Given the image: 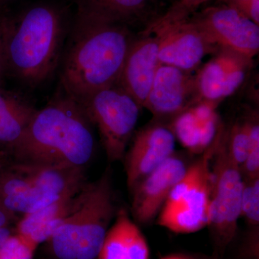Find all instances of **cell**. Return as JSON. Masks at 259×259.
<instances>
[{
	"mask_svg": "<svg viewBox=\"0 0 259 259\" xmlns=\"http://www.w3.org/2000/svg\"><path fill=\"white\" fill-rule=\"evenodd\" d=\"M134 39L125 24L83 7L61 74L66 96L79 103L117 84Z\"/></svg>",
	"mask_w": 259,
	"mask_h": 259,
	"instance_id": "obj_1",
	"label": "cell"
},
{
	"mask_svg": "<svg viewBox=\"0 0 259 259\" xmlns=\"http://www.w3.org/2000/svg\"><path fill=\"white\" fill-rule=\"evenodd\" d=\"M95 147L91 122L79 104L66 95L35 110L11 151L15 163L83 168Z\"/></svg>",
	"mask_w": 259,
	"mask_h": 259,
	"instance_id": "obj_2",
	"label": "cell"
},
{
	"mask_svg": "<svg viewBox=\"0 0 259 259\" xmlns=\"http://www.w3.org/2000/svg\"><path fill=\"white\" fill-rule=\"evenodd\" d=\"M62 22L59 12L47 5L28 10L4 37L5 64L29 84L47 79L59 54Z\"/></svg>",
	"mask_w": 259,
	"mask_h": 259,
	"instance_id": "obj_3",
	"label": "cell"
},
{
	"mask_svg": "<svg viewBox=\"0 0 259 259\" xmlns=\"http://www.w3.org/2000/svg\"><path fill=\"white\" fill-rule=\"evenodd\" d=\"M243 187L241 166L228 152L225 131L221 127L210 165L208 226L221 248H226L236 236Z\"/></svg>",
	"mask_w": 259,
	"mask_h": 259,
	"instance_id": "obj_4",
	"label": "cell"
},
{
	"mask_svg": "<svg viewBox=\"0 0 259 259\" xmlns=\"http://www.w3.org/2000/svg\"><path fill=\"white\" fill-rule=\"evenodd\" d=\"M78 104L98 129L109 161L122 159L139 120L141 107L137 102L116 84Z\"/></svg>",
	"mask_w": 259,
	"mask_h": 259,
	"instance_id": "obj_5",
	"label": "cell"
},
{
	"mask_svg": "<svg viewBox=\"0 0 259 259\" xmlns=\"http://www.w3.org/2000/svg\"><path fill=\"white\" fill-rule=\"evenodd\" d=\"M144 32L156 37L161 64L190 72L198 67L204 56L214 54L219 49L189 18L172 22L155 20Z\"/></svg>",
	"mask_w": 259,
	"mask_h": 259,
	"instance_id": "obj_6",
	"label": "cell"
},
{
	"mask_svg": "<svg viewBox=\"0 0 259 259\" xmlns=\"http://www.w3.org/2000/svg\"><path fill=\"white\" fill-rule=\"evenodd\" d=\"M191 22L218 48H224L253 59L258 54L259 25L231 7H208Z\"/></svg>",
	"mask_w": 259,
	"mask_h": 259,
	"instance_id": "obj_7",
	"label": "cell"
},
{
	"mask_svg": "<svg viewBox=\"0 0 259 259\" xmlns=\"http://www.w3.org/2000/svg\"><path fill=\"white\" fill-rule=\"evenodd\" d=\"M80 208L76 259H97L115 214L109 172H105L97 182L85 185Z\"/></svg>",
	"mask_w": 259,
	"mask_h": 259,
	"instance_id": "obj_8",
	"label": "cell"
},
{
	"mask_svg": "<svg viewBox=\"0 0 259 259\" xmlns=\"http://www.w3.org/2000/svg\"><path fill=\"white\" fill-rule=\"evenodd\" d=\"M253 59L219 48L212 59L195 75L198 101L217 104L231 96L244 82Z\"/></svg>",
	"mask_w": 259,
	"mask_h": 259,
	"instance_id": "obj_9",
	"label": "cell"
},
{
	"mask_svg": "<svg viewBox=\"0 0 259 259\" xmlns=\"http://www.w3.org/2000/svg\"><path fill=\"white\" fill-rule=\"evenodd\" d=\"M198 102L195 75L160 64L144 107L159 118L175 117Z\"/></svg>",
	"mask_w": 259,
	"mask_h": 259,
	"instance_id": "obj_10",
	"label": "cell"
},
{
	"mask_svg": "<svg viewBox=\"0 0 259 259\" xmlns=\"http://www.w3.org/2000/svg\"><path fill=\"white\" fill-rule=\"evenodd\" d=\"M175 146L173 131L163 124H153L141 130L126 156V177L130 190L173 156Z\"/></svg>",
	"mask_w": 259,
	"mask_h": 259,
	"instance_id": "obj_11",
	"label": "cell"
},
{
	"mask_svg": "<svg viewBox=\"0 0 259 259\" xmlns=\"http://www.w3.org/2000/svg\"><path fill=\"white\" fill-rule=\"evenodd\" d=\"M187 168L185 161L174 154L138 183L132 190V211L137 221L147 224L158 216Z\"/></svg>",
	"mask_w": 259,
	"mask_h": 259,
	"instance_id": "obj_12",
	"label": "cell"
},
{
	"mask_svg": "<svg viewBox=\"0 0 259 259\" xmlns=\"http://www.w3.org/2000/svg\"><path fill=\"white\" fill-rule=\"evenodd\" d=\"M160 64L156 37L144 32L131 44L117 85L144 107Z\"/></svg>",
	"mask_w": 259,
	"mask_h": 259,
	"instance_id": "obj_13",
	"label": "cell"
},
{
	"mask_svg": "<svg viewBox=\"0 0 259 259\" xmlns=\"http://www.w3.org/2000/svg\"><path fill=\"white\" fill-rule=\"evenodd\" d=\"M209 195L210 171L175 202L164 204L158 224L177 233L201 231L208 226Z\"/></svg>",
	"mask_w": 259,
	"mask_h": 259,
	"instance_id": "obj_14",
	"label": "cell"
},
{
	"mask_svg": "<svg viewBox=\"0 0 259 259\" xmlns=\"http://www.w3.org/2000/svg\"><path fill=\"white\" fill-rule=\"evenodd\" d=\"M216 107L217 104L199 101L175 117L172 131L184 147L201 153L214 142L220 129Z\"/></svg>",
	"mask_w": 259,
	"mask_h": 259,
	"instance_id": "obj_15",
	"label": "cell"
},
{
	"mask_svg": "<svg viewBox=\"0 0 259 259\" xmlns=\"http://www.w3.org/2000/svg\"><path fill=\"white\" fill-rule=\"evenodd\" d=\"M85 185L79 190L65 195L35 212L24 214L17 223L15 233L28 238L37 246L49 241L79 205Z\"/></svg>",
	"mask_w": 259,
	"mask_h": 259,
	"instance_id": "obj_16",
	"label": "cell"
},
{
	"mask_svg": "<svg viewBox=\"0 0 259 259\" xmlns=\"http://www.w3.org/2000/svg\"><path fill=\"white\" fill-rule=\"evenodd\" d=\"M12 165L39 192L54 200L79 190L85 185L81 167L23 163Z\"/></svg>",
	"mask_w": 259,
	"mask_h": 259,
	"instance_id": "obj_17",
	"label": "cell"
},
{
	"mask_svg": "<svg viewBox=\"0 0 259 259\" xmlns=\"http://www.w3.org/2000/svg\"><path fill=\"white\" fill-rule=\"evenodd\" d=\"M55 201L39 192L13 165L0 164V207L23 216Z\"/></svg>",
	"mask_w": 259,
	"mask_h": 259,
	"instance_id": "obj_18",
	"label": "cell"
},
{
	"mask_svg": "<svg viewBox=\"0 0 259 259\" xmlns=\"http://www.w3.org/2000/svg\"><path fill=\"white\" fill-rule=\"evenodd\" d=\"M149 248L142 232L124 209L109 228L97 259H148Z\"/></svg>",
	"mask_w": 259,
	"mask_h": 259,
	"instance_id": "obj_19",
	"label": "cell"
},
{
	"mask_svg": "<svg viewBox=\"0 0 259 259\" xmlns=\"http://www.w3.org/2000/svg\"><path fill=\"white\" fill-rule=\"evenodd\" d=\"M35 110L0 94V146L11 150L21 137Z\"/></svg>",
	"mask_w": 259,
	"mask_h": 259,
	"instance_id": "obj_20",
	"label": "cell"
},
{
	"mask_svg": "<svg viewBox=\"0 0 259 259\" xmlns=\"http://www.w3.org/2000/svg\"><path fill=\"white\" fill-rule=\"evenodd\" d=\"M153 0H85L84 8L114 21L125 24L146 13Z\"/></svg>",
	"mask_w": 259,
	"mask_h": 259,
	"instance_id": "obj_21",
	"label": "cell"
},
{
	"mask_svg": "<svg viewBox=\"0 0 259 259\" xmlns=\"http://www.w3.org/2000/svg\"><path fill=\"white\" fill-rule=\"evenodd\" d=\"M228 152L231 158L241 166L249 150V120L248 115L243 120L236 121L228 132H225Z\"/></svg>",
	"mask_w": 259,
	"mask_h": 259,
	"instance_id": "obj_22",
	"label": "cell"
},
{
	"mask_svg": "<svg viewBox=\"0 0 259 259\" xmlns=\"http://www.w3.org/2000/svg\"><path fill=\"white\" fill-rule=\"evenodd\" d=\"M250 144L248 155L241 166L246 180L259 177V122L258 113L255 111L248 114Z\"/></svg>",
	"mask_w": 259,
	"mask_h": 259,
	"instance_id": "obj_23",
	"label": "cell"
},
{
	"mask_svg": "<svg viewBox=\"0 0 259 259\" xmlns=\"http://www.w3.org/2000/svg\"><path fill=\"white\" fill-rule=\"evenodd\" d=\"M241 217L244 218L250 226H258L259 177L254 180H244L241 199Z\"/></svg>",
	"mask_w": 259,
	"mask_h": 259,
	"instance_id": "obj_24",
	"label": "cell"
},
{
	"mask_svg": "<svg viewBox=\"0 0 259 259\" xmlns=\"http://www.w3.org/2000/svg\"><path fill=\"white\" fill-rule=\"evenodd\" d=\"M37 248L28 238L15 233L0 247V259H33Z\"/></svg>",
	"mask_w": 259,
	"mask_h": 259,
	"instance_id": "obj_25",
	"label": "cell"
},
{
	"mask_svg": "<svg viewBox=\"0 0 259 259\" xmlns=\"http://www.w3.org/2000/svg\"><path fill=\"white\" fill-rule=\"evenodd\" d=\"M208 0H177L173 6L163 16L158 17L159 21H180L188 18L191 13Z\"/></svg>",
	"mask_w": 259,
	"mask_h": 259,
	"instance_id": "obj_26",
	"label": "cell"
},
{
	"mask_svg": "<svg viewBox=\"0 0 259 259\" xmlns=\"http://www.w3.org/2000/svg\"><path fill=\"white\" fill-rule=\"evenodd\" d=\"M222 4L231 7L259 25V0H220Z\"/></svg>",
	"mask_w": 259,
	"mask_h": 259,
	"instance_id": "obj_27",
	"label": "cell"
},
{
	"mask_svg": "<svg viewBox=\"0 0 259 259\" xmlns=\"http://www.w3.org/2000/svg\"><path fill=\"white\" fill-rule=\"evenodd\" d=\"M17 216L0 207V247L13 234V224Z\"/></svg>",
	"mask_w": 259,
	"mask_h": 259,
	"instance_id": "obj_28",
	"label": "cell"
},
{
	"mask_svg": "<svg viewBox=\"0 0 259 259\" xmlns=\"http://www.w3.org/2000/svg\"><path fill=\"white\" fill-rule=\"evenodd\" d=\"M5 64L4 37L0 29V74Z\"/></svg>",
	"mask_w": 259,
	"mask_h": 259,
	"instance_id": "obj_29",
	"label": "cell"
},
{
	"mask_svg": "<svg viewBox=\"0 0 259 259\" xmlns=\"http://www.w3.org/2000/svg\"><path fill=\"white\" fill-rule=\"evenodd\" d=\"M162 259H186V258H182V257H180V256H175V255H172V256L165 257V258H163Z\"/></svg>",
	"mask_w": 259,
	"mask_h": 259,
	"instance_id": "obj_30",
	"label": "cell"
}]
</instances>
